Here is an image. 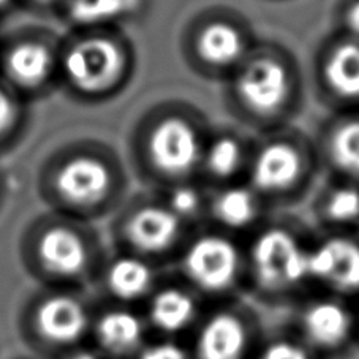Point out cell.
<instances>
[{"instance_id": "28", "label": "cell", "mask_w": 359, "mask_h": 359, "mask_svg": "<svg viewBox=\"0 0 359 359\" xmlns=\"http://www.w3.org/2000/svg\"><path fill=\"white\" fill-rule=\"evenodd\" d=\"M135 359H187V355L176 344L157 342L142 346Z\"/></svg>"}, {"instance_id": "12", "label": "cell", "mask_w": 359, "mask_h": 359, "mask_svg": "<svg viewBox=\"0 0 359 359\" xmlns=\"http://www.w3.org/2000/svg\"><path fill=\"white\" fill-rule=\"evenodd\" d=\"M313 89L332 113L359 111V41L337 30L323 39L312 62Z\"/></svg>"}, {"instance_id": "25", "label": "cell", "mask_w": 359, "mask_h": 359, "mask_svg": "<svg viewBox=\"0 0 359 359\" xmlns=\"http://www.w3.org/2000/svg\"><path fill=\"white\" fill-rule=\"evenodd\" d=\"M158 198L190 230H198L206 224L209 189L200 179H187L168 185L158 190Z\"/></svg>"}, {"instance_id": "5", "label": "cell", "mask_w": 359, "mask_h": 359, "mask_svg": "<svg viewBox=\"0 0 359 359\" xmlns=\"http://www.w3.org/2000/svg\"><path fill=\"white\" fill-rule=\"evenodd\" d=\"M59 49V76L70 92L104 100L126 88L135 70L132 43L116 29H79Z\"/></svg>"}, {"instance_id": "27", "label": "cell", "mask_w": 359, "mask_h": 359, "mask_svg": "<svg viewBox=\"0 0 359 359\" xmlns=\"http://www.w3.org/2000/svg\"><path fill=\"white\" fill-rule=\"evenodd\" d=\"M259 359H311L301 345L290 340H277L266 346Z\"/></svg>"}, {"instance_id": "15", "label": "cell", "mask_w": 359, "mask_h": 359, "mask_svg": "<svg viewBox=\"0 0 359 359\" xmlns=\"http://www.w3.org/2000/svg\"><path fill=\"white\" fill-rule=\"evenodd\" d=\"M264 201L245 181L209 190L206 225L231 234L249 236L266 219Z\"/></svg>"}, {"instance_id": "26", "label": "cell", "mask_w": 359, "mask_h": 359, "mask_svg": "<svg viewBox=\"0 0 359 359\" xmlns=\"http://www.w3.org/2000/svg\"><path fill=\"white\" fill-rule=\"evenodd\" d=\"M22 121V107L13 90L0 83V146L16 133Z\"/></svg>"}, {"instance_id": "4", "label": "cell", "mask_w": 359, "mask_h": 359, "mask_svg": "<svg viewBox=\"0 0 359 359\" xmlns=\"http://www.w3.org/2000/svg\"><path fill=\"white\" fill-rule=\"evenodd\" d=\"M126 190L123 168L100 146H76L62 152L45 176V195L73 215L107 212Z\"/></svg>"}, {"instance_id": "24", "label": "cell", "mask_w": 359, "mask_h": 359, "mask_svg": "<svg viewBox=\"0 0 359 359\" xmlns=\"http://www.w3.org/2000/svg\"><path fill=\"white\" fill-rule=\"evenodd\" d=\"M142 7V0H65V16L78 29H114Z\"/></svg>"}, {"instance_id": "14", "label": "cell", "mask_w": 359, "mask_h": 359, "mask_svg": "<svg viewBox=\"0 0 359 359\" xmlns=\"http://www.w3.org/2000/svg\"><path fill=\"white\" fill-rule=\"evenodd\" d=\"M0 65L15 94H39L59 75V51L45 36L24 34L5 46Z\"/></svg>"}, {"instance_id": "11", "label": "cell", "mask_w": 359, "mask_h": 359, "mask_svg": "<svg viewBox=\"0 0 359 359\" xmlns=\"http://www.w3.org/2000/svg\"><path fill=\"white\" fill-rule=\"evenodd\" d=\"M185 226L158 195L133 203L119 222V236L127 253L151 263L175 262L189 234Z\"/></svg>"}, {"instance_id": "8", "label": "cell", "mask_w": 359, "mask_h": 359, "mask_svg": "<svg viewBox=\"0 0 359 359\" xmlns=\"http://www.w3.org/2000/svg\"><path fill=\"white\" fill-rule=\"evenodd\" d=\"M245 21L231 15H204L181 32V55L191 73L224 83L258 43Z\"/></svg>"}, {"instance_id": "2", "label": "cell", "mask_w": 359, "mask_h": 359, "mask_svg": "<svg viewBox=\"0 0 359 359\" xmlns=\"http://www.w3.org/2000/svg\"><path fill=\"white\" fill-rule=\"evenodd\" d=\"M212 132L200 109L182 100L158 103L133 133V158L141 177L158 190L198 179L203 147Z\"/></svg>"}, {"instance_id": "6", "label": "cell", "mask_w": 359, "mask_h": 359, "mask_svg": "<svg viewBox=\"0 0 359 359\" xmlns=\"http://www.w3.org/2000/svg\"><path fill=\"white\" fill-rule=\"evenodd\" d=\"M312 236L296 222L264 219L244 243L245 280L269 296L292 293L309 278V250Z\"/></svg>"}, {"instance_id": "32", "label": "cell", "mask_w": 359, "mask_h": 359, "mask_svg": "<svg viewBox=\"0 0 359 359\" xmlns=\"http://www.w3.org/2000/svg\"><path fill=\"white\" fill-rule=\"evenodd\" d=\"M13 0H0V11H5L7 8L11 7Z\"/></svg>"}, {"instance_id": "29", "label": "cell", "mask_w": 359, "mask_h": 359, "mask_svg": "<svg viewBox=\"0 0 359 359\" xmlns=\"http://www.w3.org/2000/svg\"><path fill=\"white\" fill-rule=\"evenodd\" d=\"M337 32L359 41V0H348L340 10Z\"/></svg>"}, {"instance_id": "17", "label": "cell", "mask_w": 359, "mask_h": 359, "mask_svg": "<svg viewBox=\"0 0 359 359\" xmlns=\"http://www.w3.org/2000/svg\"><path fill=\"white\" fill-rule=\"evenodd\" d=\"M144 320L130 306L114 304L94 313L89 346L103 359L135 358L144 346Z\"/></svg>"}, {"instance_id": "20", "label": "cell", "mask_w": 359, "mask_h": 359, "mask_svg": "<svg viewBox=\"0 0 359 359\" xmlns=\"http://www.w3.org/2000/svg\"><path fill=\"white\" fill-rule=\"evenodd\" d=\"M313 215L323 231H359V184L330 177L315 198Z\"/></svg>"}, {"instance_id": "16", "label": "cell", "mask_w": 359, "mask_h": 359, "mask_svg": "<svg viewBox=\"0 0 359 359\" xmlns=\"http://www.w3.org/2000/svg\"><path fill=\"white\" fill-rule=\"evenodd\" d=\"M320 166L331 177L359 184V111L332 113L313 138Z\"/></svg>"}, {"instance_id": "9", "label": "cell", "mask_w": 359, "mask_h": 359, "mask_svg": "<svg viewBox=\"0 0 359 359\" xmlns=\"http://www.w3.org/2000/svg\"><path fill=\"white\" fill-rule=\"evenodd\" d=\"M175 262L187 287L203 294H226L245 280L244 243L206 225L189 234Z\"/></svg>"}, {"instance_id": "3", "label": "cell", "mask_w": 359, "mask_h": 359, "mask_svg": "<svg viewBox=\"0 0 359 359\" xmlns=\"http://www.w3.org/2000/svg\"><path fill=\"white\" fill-rule=\"evenodd\" d=\"M320 168L313 138L288 126L252 141L244 181L268 208L292 204L309 194Z\"/></svg>"}, {"instance_id": "30", "label": "cell", "mask_w": 359, "mask_h": 359, "mask_svg": "<svg viewBox=\"0 0 359 359\" xmlns=\"http://www.w3.org/2000/svg\"><path fill=\"white\" fill-rule=\"evenodd\" d=\"M62 359H103V358L98 355L95 350H92L90 346H83V348L73 351Z\"/></svg>"}, {"instance_id": "13", "label": "cell", "mask_w": 359, "mask_h": 359, "mask_svg": "<svg viewBox=\"0 0 359 359\" xmlns=\"http://www.w3.org/2000/svg\"><path fill=\"white\" fill-rule=\"evenodd\" d=\"M309 278L336 296L359 294V231H325L312 238Z\"/></svg>"}, {"instance_id": "33", "label": "cell", "mask_w": 359, "mask_h": 359, "mask_svg": "<svg viewBox=\"0 0 359 359\" xmlns=\"http://www.w3.org/2000/svg\"><path fill=\"white\" fill-rule=\"evenodd\" d=\"M24 359H29V358H24Z\"/></svg>"}, {"instance_id": "18", "label": "cell", "mask_w": 359, "mask_h": 359, "mask_svg": "<svg viewBox=\"0 0 359 359\" xmlns=\"http://www.w3.org/2000/svg\"><path fill=\"white\" fill-rule=\"evenodd\" d=\"M252 141L234 130H212L203 147L198 179L210 189L244 181Z\"/></svg>"}, {"instance_id": "10", "label": "cell", "mask_w": 359, "mask_h": 359, "mask_svg": "<svg viewBox=\"0 0 359 359\" xmlns=\"http://www.w3.org/2000/svg\"><path fill=\"white\" fill-rule=\"evenodd\" d=\"M30 271L51 288H70L92 272L94 247L89 234L75 222L45 220L27 241Z\"/></svg>"}, {"instance_id": "1", "label": "cell", "mask_w": 359, "mask_h": 359, "mask_svg": "<svg viewBox=\"0 0 359 359\" xmlns=\"http://www.w3.org/2000/svg\"><path fill=\"white\" fill-rule=\"evenodd\" d=\"M222 84L228 113L258 135L292 126L302 107L299 62L287 46L272 40H258Z\"/></svg>"}, {"instance_id": "7", "label": "cell", "mask_w": 359, "mask_h": 359, "mask_svg": "<svg viewBox=\"0 0 359 359\" xmlns=\"http://www.w3.org/2000/svg\"><path fill=\"white\" fill-rule=\"evenodd\" d=\"M94 311L75 290L49 288L24 309L20 331L24 342L46 359H62L89 346Z\"/></svg>"}, {"instance_id": "31", "label": "cell", "mask_w": 359, "mask_h": 359, "mask_svg": "<svg viewBox=\"0 0 359 359\" xmlns=\"http://www.w3.org/2000/svg\"><path fill=\"white\" fill-rule=\"evenodd\" d=\"M30 2L39 5V7H48V5H53L55 2H59V0H30Z\"/></svg>"}, {"instance_id": "21", "label": "cell", "mask_w": 359, "mask_h": 359, "mask_svg": "<svg viewBox=\"0 0 359 359\" xmlns=\"http://www.w3.org/2000/svg\"><path fill=\"white\" fill-rule=\"evenodd\" d=\"M247 327L233 311H217L204 320L196 339L200 359H241L247 346Z\"/></svg>"}, {"instance_id": "22", "label": "cell", "mask_w": 359, "mask_h": 359, "mask_svg": "<svg viewBox=\"0 0 359 359\" xmlns=\"http://www.w3.org/2000/svg\"><path fill=\"white\" fill-rule=\"evenodd\" d=\"M302 330L318 346L332 348L344 342L351 331V313L337 296L318 298L302 312Z\"/></svg>"}, {"instance_id": "23", "label": "cell", "mask_w": 359, "mask_h": 359, "mask_svg": "<svg viewBox=\"0 0 359 359\" xmlns=\"http://www.w3.org/2000/svg\"><path fill=\"white\" fill-rule=\"evenodd\" d=\"M196 312V299L189 287L163 285L147 298V321L165 334L185 330L195 320Z\"/></svg>"}, {"instance_id": "19", "label": "cell", "mask_w": 359, "mask_h": 359, "mask_svg": "<svg viewBox=\"0 0 359 359\" xmlns=\"http://www.w3.org/2000/svg\"><path fill=\"white\" fill-rule=\"evenodd\" d=\"M156 264L123 252L111 259L103 271V288L116 304L130 306L147 299L157 288Z\"/></svg>"}]
</instances>
